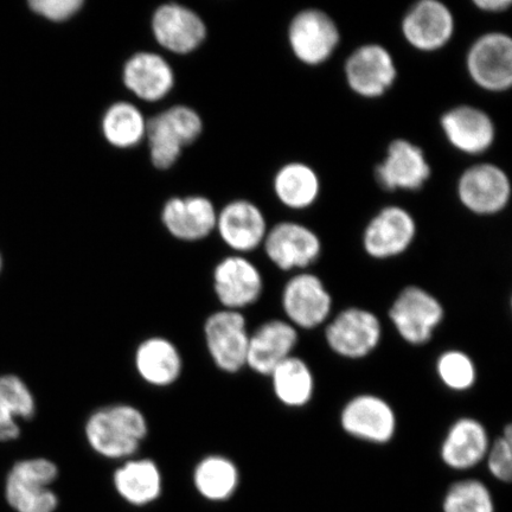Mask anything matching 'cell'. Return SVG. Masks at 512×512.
<instances>
[{"mask_svg":"<svg viewBox=\"0 0 512 512\" xmlns=\"http://www.w3.org/2000/svg\"><path fill=\"white\" fill-rule=\"evenodd\" d=\"M241 473L233 459L215 453L200 459L192 471L197 494L208 502L229 501L239 490Z\"/></svg>","mask_w":512,"mask_h":512,"instance_id":"29","label":"cell"},{"mask_svg":"<svg viewBox=\"0 0 512 512\" xmlns=\"http://www.w3.org/2000/svg\"><path fill=\"white\" fill-rule=\"evenodd\" d=\"M249 334L243 312L220 309L203 325L204 344L214 366L224 374H239L247 367Z\"/></svg>","mask_w":512,"mask_h":512,"instance_id":"9","label":"cell"},{"mask_svg":"<svg viewBox=\"0 0 512 512\" xmlns=\"http://www.w3.org/2000/svg\"><path fill=\"white\" fill-rule=\"evenodd\" d=\"M492 440L483 422L463 416L453 422L440 445V459L448 469L470 471L484 463Z\"/></svg>","mask_w":512,"mask_h":512,"instance_id":"22","label":"cell"},{"mask_svg":"<svg viewBox=\"0 0 512 512\" xmlns=\"http://www.w3.org/2000/svg\"><path fill=\"white\" fill-rule=\"evenodd\" d=\"M440 127L447 143L466 156H480L496 142L494 119L482 108L458 105L447 110L440 118Z\"/></svg>","mask_w":512,"mask_h":512,"instance_id":"18","label":"cell"},{"mask_svg":"<svg viewBox=\"0 0 512 512\" xmlns=\"http://www.w3.org/2000/svg\"><path fill=\"white\" fill-rule=\"evenodd\" d=\"M298 344L299 331L287 320H266L249 334L246 368L268 377L280 363L294 355Z\"/></svg>","mask_w":512,"mask_h":512,"instance_id":"20","label":"cell"},{"mask_svg":"<svg viewBox=\"0 0 512 512\" xmlns=\"http://www.w3.org/2000/svg\"><path fill=\"white\" fill-rule=\"evenodd\" d=\"M213 288L221 309L243 312L259 303L265 291V280L251 259L233 254L215 266Z\"/></svg>","mask_w":512,"mask_h":512,"instance_id":"15","label":"cell"},{"mask_svg":"<svg viewBox=\"0 0 512 512\" xmlns=\"http://www.w3.org/2000/svg\"><path fill=\"white\" fill-rule=\"evenodd\" d=\"M435 371L439 381L451 392H469L478 380L476 362L463 350H445L435 362Z\"/></svg>","mask_w":512,"mask_h":512,"instance_id":"33","label":"cell"},{"mask_svg":"<svg viewBox=\"0 0 512 512\" xmlns=\"http://www.w3.org/2000/svg\"><path fill=\"white\" fill-rule=\"evenodd\" d=\"M113 488L127 504L144 508L163 495L164 478L159 465L150 458L133 457L113 472Z\"/></svg>","mask_w":512,"mask_h":512,"instance_id":"26","label":"cell"},{"mask_svg":"<svg viewBox=\"0 0 512 512\" xmlns=\"http://www.w3.org/2000/svg\"><path fill=\"white\" fill-rule=\"evenodd\" d=\"M216 232L235 254L246 255L262 247L268 224L262 210L247 200H235L217 213Z\"/></svg>","mask_w":512,"mask_h":512,"instance_id":"21","label":"cell"},{"mask_svg":"<svg viewBox=\"0 0 512 512\" xmlns=\"http://www.w3.org/2000/svg\"><path fill=\"white\" fill-rule=\"evenodd\" d=\"M217 213L207 197H172L164 204L162 222L175 239L197 242L215 232Z\"/></svg>","mask_w":512,"mask_h":512,"instance_id":"23","label":"cell"},{"mask_svg":"<svg viewBox=\"0 0 512 512\" xmlns=\"http://www.w3.org/2000/svg\"><path fill=\"white\" fill-rule=\"evenodd\" d=\"M3 261H2V255H0V271H2Z\"/></svg>","mask_w":512,"mask_h":512,"instance_id":"37","label":"cell"},{"mask_svg":"<svg viewBox=\"0 0 512 512\" xmlns=\"http://www.w3.org/2000/svg\"><path fill=\"white\" fill-rule=\"evenodd\" d=\"M152 34L160 47L177 55H187L206 41L208 30L200 15L177 3L160 5L152 16Z\"/></svg>","mask_w":512,"mask_h":512,"instance_id":"19","label":"cell"},{"mask_svg":"<svg viewBox=\"0 0 512 512\" xmlns=\"http://www.w3.org/2000/svg\"><path fill=\"white\" fill-rule=\"evenodd\" d=\"M490 475L498 482L510 483L512 479V426H505L503 434L492 440L484 460Z\"/></svg>","mask_w":512,"mask_h":512,"instance_id":"34","label":"cell"},{"mask_svg":"<svg viewBox=\"0 0 512 512\" xmlns=\"http://www.w3.org/2000/svg\"><path fill=\"white\" fill-rule=\"evenodd\" d=\"M123 81L128 91L139 100L157 102L174 89L176 75L162 55L140 51L125 62Z\"/></svg>","mask_w":512,"mask_h":512,"instance_id":"25","label":"cell"},{"mask_svg":"<svg viewBox=\"0 0 512 512\" xmlns=\"http://www.w3.org/2000/svg\"><path fill=\"white\" fill-rule=\"evenodd\" d=\"M284 319L298 331L322 328L334 310V298L322 278L305 271L294 273L281 291Z\"/></svg>","mask_w":512,"mask_h":512,"instance_id":"6","label":"cell"},{"mask_svg":"<svg viewBox=\"0 0 512 512\" xmlns=\"http://www.w3.org/2000/svg\"><path fill=\"white\" fill-rule=\"evenodd\" d=\"M511 4L510 0H473V5L486 14H503Z\"/></svg>","mask_w":512,"mask_h":512,"instance_id":"36","label":"cell"},{"mask_svg":"<svg viewBox=\"0 0 512 512\" xmlns=\"http://www.w3.org/2000/svg\"><path fill=\"white\" fill-rule=\"evenodd\" d=\"M457 197L462 206L477 216H495L509 206L512 185L501 166L478 163L466 168L457 182Z\"/></svg>","mask_w":512,"mask_h":512,"instance_id":"10","label":"cell"},{"mask_svg":"<svg viewBox=\"0 0 512 512\" xmlns=\"http://www.w3.org/2000/svg\"><path fill=\"white\" fill-rule=\"evenodd\" d=\"M401 34L420 53H435L448 46L456 34V17L440 0H420L401 19Z\"/></svg>","mask_w":512,"mask_h":512,"instance_id":"16","label":"cell"},{"mask_svg":"<svg viewBox=\"0 0 512 512\" xmlns=\"http://www.w3.org/2000/svg\"><path fill=\"white\" fill-rule=\"evenodd\" d=\"M134 369L147 386L169 388L181 379L184 360L171 339L151 336L138 344L133 356Z\"/></svg>","mask_w":512,"mask_h":512,"instance_id":"24","label":"cell"},{"mask_svg":"<svg viewBox=\"0 0 512 512\" xmlns=\"http://www.w3.org/2000/svg\"><path fill=\"white\" fill-rule=\"evenodd\" d=\"M268 377L275 399L287 408H304L315 396L316 377L302 357L287 358Z\"/></svg>","mask_w":512,"mask_h":512,"instance_id":"30","label":"cell"},{"mask_svg":"<svg viewBox=\"0 0 512 512\" xmlns=\"http://www.w3.org/2000/svg\"><path fill=\"white\" fill-rule=\"evenodd\" d=\"M146 128L144 113L132 102H114L102 115V134L115 149L128 150L144 142Z\"/></svg>","mask_w":512,"mask_h":512,"instance_id":"31","label":"cell"},{"mask_svg":"<svg viewBox=\"0 0 512 512\" xmlns=\"http://www.w3.org/2000/svg\"><path fill=\"white\" fill-rule=\"evenodd\" d=\"M203 132V120L194 108L176 105L147 119L146 137L151 162L159 170L170 169L184 147L194 144Z\"/></svg>","mask_w":512,"mask_h":512,"instance_id":"3","label":"cell"},{"mask_svg":"<svg viewBox=\"0 0 512 512\" xmlns=\"http://www.w3.org/2000/svg\"><path fill=\"white\" fill-rule=\"evenodd\" d=\"M325 343L344 360L360 361L380 347L383 326L376 313L350 306L332 316L324 326Z\"/></svg>","mask_w":512,"mask_h":512,"instance_id":"5","label":"cell"},{"mask_svg":"<svg viewBox=\"0 0 512 512\" xmlns=\"http://www.w3.org/2000/svg\"><path fill=\"white\" fill-rule=\"evenodd\" d=\"M432 176L426 153L411 140L390 142L386 155L375 168V178L386 191H419Z\"/></svg>","mask_w":512,"mask_h":512,"instance_id":"17","label":"cell"},{"mask_svg":"<svg viewBox=\"0 0 512 512\" xmlns=\"http://www.w3.org/2000/svg\"><path fill=\"white\" fill-rule=\"evenodd\" d=\"M339 424L349 437L373 445H387L398 432V415L382 396H352L339 414Z\"/></svg>","mask_w":512,"mask_h":512,"instance_id":"13","label":"cell"},{"mask_svg":"<svg viewBox=\"0 0 512 512\" xmlns=\"http://www.w3.org/2000/svg\"><path fill=\"white\" fill-rule=\"evenodd\" d=\"M59 476V466L53 460H19L6 476V502L16 512H56L60 499L53 485Z\"/></svg>","mask_w":512,"mask_h":512,"instance_id":"2","label":"cell"},{"mask_svg":"<svg viewBox=\"0 0 512 512\" xmlns=\"http://www.w3.org/2000/svg\"><path fill=\"white\" fill-rule=\"evenodd\" d=\"M36 411L35 395L28 384L18 375H0V443L21 437V421L34 419Z\"/></svg>","mask_w":512,"mask_h":512,"instance_id":"27","label":"cell"},{"mask_svg":"<svg viewBox=\"0 0 512 512\" xmlns=\"http://www.w3.org/2000/svg\"><path fill=\"white\" fill-rule=\"evenodd\" d=\"M343 72L350 91L368 100L386 95L399 76L393 54L380 43L357 47L345 60Z\"/></svg>","mask_w":512,"mask_h":512,"instance_id":"11","label":"cell"},{"mask_svg":"<svg viewBox=\"0 0 512 512\" xmlns=\"http://www.w3.org/2000/svg\"><path fill=\"white\" fill-rule=\"evenodd\" d=\"M466 73L488 93L508 92L512 86V38L503 31H489L472 42L465 56Z\"/></svg>","mask_w":512,"mask_h":512,"instance_id":"8","label":"cell"},{"mask_svg":"<svg viewBox=\"0 0 512 512\" xmlns=\"http://www.w3.org/2000/svg\"><path fill=\"white\" fill-rule=\"evenodd\" d=\"M443 512H496L495 499L482 480L462 479L447 489Z\"/></svg>","mask_w":512,"mask_h":512,"instance_id":"32","label":"cell"},{"mask_svg":"<svg viewBox=\"0 0 512 512\" xmlns=\"http://www.w3.org/2000/svg\"><path fill=\"white\" fill-rule=\"evenodd\" d=\"M341 40V30L335 19L324 10H300L288 24V47L307 67L323 66L335 55Z\"/></svg>","mask_w":512,"mask_h":512,"instance_id":"7","label":"cell"},{"mask_svg":"<svg viewBox=\"0 0 512 512\" xmlns=\"http://www.w3.org/2000/svg\"><path fill=\"white\" fill-rule=\"evenodd\" d=\"M418 223L411 211L387 206L371 217L362 234L363 251L374 260L398 258L412 247Z\"/></svg>","mask_w":512,"mask_h":512,"instance_id":"14","label":"cell"},{"mask_svg":"<svg viewBox=\"0 0 512 512\" xmlns=\"http://www.w3.org/2000/svg\"><path fill=\"white\" fill-rule=\"evenodd\" d=\"M262 248L279 271L299 273L316 264L323 253V242L306 224L284 221L268 228Z\"/></svg>","mask_w":512,"mask_h":512,"instance_id":"12","label":"cell"},{"mask_svg":"<svg viewBox=\"0 0 512 512\" xmlns=\"http://www.w3.org/2000/svg\"><path fill=\"white\" fill-rule=\"evenodd\" d=\"M149 431L142 409L125 402L94 409L83 427L87 444L95 454L120 463L137 457Z\"/></svg>","mask_w":512,"mask_h":512,"instance_id":"1","label":"cell"},{"mask_svg":"<svg viewBox=\"0 0 512 512\" xmlns=\"http://www.w3.org/2000/svg\"><path fill=\"white\" fill-rule=\"evenodd\" d=\"M396 334L413 347H421L432 341L435 331L443 324V303L418 285H409L396 296L388 311Z\"/></svg>","mask_w":512,"mask_h":512,"instance_id":"4","label":"cell"},{"mask_svg":"<svg viewBox=\"0 0 512 512\" xmlns=\"http://www.w3.org/2000/svg\"><path fill=\"white\" fill-rule=\"evenodd\" d=\"M273 191L285 208L303 211L315 206L322 191V183L311 165L290 162L275 172Z\"/></svg>","mask_w":512,"mask_h":512,"instance_id":"28","label":"cell"},{"mask_svg":"<svg viewBox=\"0 0 512 512\" xmlns=\"http://www.w3.org/2000/svg\"><path fill=\"white\" fill-rule=\"evenodd\" d=\"M30 8L36 14L53 22H64L74 17L85 3L82 0H32Z\"/></svg>","mask_w":512,"mask_h":512,"instance_id":"35","label":"cell"}]
</instances>
